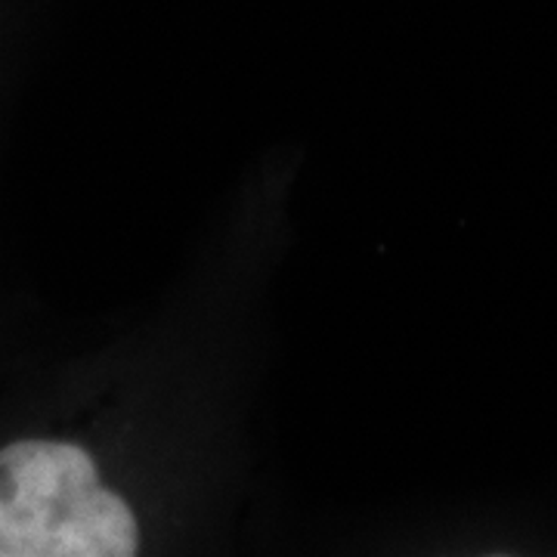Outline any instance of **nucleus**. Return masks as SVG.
I'll list each match as a JSON object with an SVG mask.
<instances>
[{"label": "nucleus", "instance_id": "obj_1", "mask_svg": "<svg viewBox=\"0 0 557 557\" xmlns=\"http://www.w3.org/2000/svg\"><path fill=\"white\" fill-rule=\"evenodd\" d=\"M298 149L245 171L168 292L0 406V557L214 545L255 468Z\"/></svg>", "mask_w": 557, "mask_h": 557}]
</instances>
